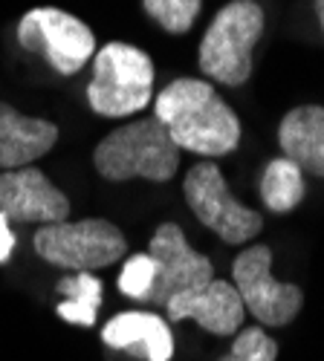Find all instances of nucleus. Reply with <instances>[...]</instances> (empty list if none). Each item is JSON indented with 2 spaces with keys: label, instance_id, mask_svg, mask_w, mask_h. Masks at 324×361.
I'll list each match as a JSON object with an SVG mask.
<instances>
[{
  "label": "nucleus",
  "instance_id": "1",
  "mask_svg": "<svg viewBox=\"0 0 324 361\" xmlns=\"http://www.w3.org/2000/svg\"><path fill=\"white\" fill-rule=\"evenodd\" d=\"M154 118L176 147L200 157H226L241 145V118L212 81H171L154 102Z\"/></svg>",
  "mask_w": 324,
  "mask_h": 361
},
{
  "label": "nucleus",
  "instance_id": "2",
  "mask_svg": "<svg viewBox=\"0 0 324 361\" xmlns=\"http://www.w3.org/2000/svg\"><path fill=\"white\" fill-rule=\"evenodd\" d=\"M93 165L110 183H128V179L168 183L180 168V147L151 116L107 133L96 147Z\"/></svg>",
  "mask_w": 324,
  "mask_h": 361
},
{
  "label": "nucleus",
  "instance_id": "3",
  "mask_svg": "<svg viewBox=\"0 0 324 361\" xmlns=\"http://www.w3.org/2000/svg\"><path fill=\"white\" fill-rule=\"evenodd\" d=\"M154 96V61L139 47L113 41L93 55L87 102L104 118H125L148 107Z\"/></svg>",
  "mask_w": 324,
  "mask_h": 361
},
{
  "label": "nucleus",
  "instance_id": "4",
  "mask_svg": "<svg viewBox=\"0 0 324 361\" xmlns=\"http://www.w3.org/2000/svg\"><path fill=\"white\" fill-rule=\"evenodd\" d=\"M263 32V9L255 0H232L226 4L200 41V70L203 75L241 87L252 75V49Z\"/></svg>",
  "mask_w": 324,
  "mask_h": 361
},
{
  "label": "nucleus",
  "instance_id": "5",
  "mask_svg": "<svg viewBox=\"0 0 324 361\" xmlns=\"http://www.w3.org/2000/svg\"><path fill=\"white\" fill-rule=\"evenodd\" d=\"M32 246L49 266L70 269V272H96L125 257L128 240L110 220L90 217L41 226L32 237Z\"/></svg>",
  "mask_w": 324,
  "mask_h": 361
},
{
  "label": "nucleus",
  "instance_id": "6",
  "mask_svg": "<svg viewBox=\"0 0 324 361\" xmlns=\"http://www.w3.org/2000/svg\"><path fill=\"white\" fill-rule=\"evenodd\" d=\"M18 41L23 49L38 52L61 75H76L96 55L90 26L55 6L29 9L18 23Z\"/></svg>",
  "mask_w": 324,
  "mask_h": 361
},
{
  "label": "nucleus",
  "instance_id": "7",
  "mask_svg": "<svg viewBox=\"0 0 324 361\" xmlns=\"http://www.w3.org/2000/svg\"><path fill=\"white\" fill-rule=\"evenodd\" d=\"M183 194L194 217L205 228H212L223 243H232V246L249 243L263 228L260 214L241 205L229 194L223 171L215 162H197L183 179Z\"/></svg>",
  "mask_w": 324,
  "mask_h": 361
},
{
  "label": "nucleus",
  "instance_id": "8",
  "mask_svg": "<svg viewBox=\"0 0 324 361\" xmlns=\"http://www.w3.org/2000/svg\"><path fill=\"white\" fill-rule=\"evenodd\" d=\"M232 278L244 310L258 318L263 326H284L299 315L304 295L296 283H278L272 278V249L249 246L232 263Z\"/></svg>",
  "mask_w": 324,
  "mask_h": 361
},
{
  "label": "nucleus",
  "instance_id": "9",
  "mask_svg": "<svg viewBox=\"0 0 324 361\" xmlns=\"http://www.w3.org/2000/svg\"><path fill=\"white\" fill-rule=\"evenodd\" d=\"M148 255L154 257V266H157V278L148 295V304L165 307L174 295L215 281L212 260L188 246L186 234L180 231L176 223H162L154 231Z\"/></svg>",
  "mask_w": 324,
  "mask_h": 361
},
{
  "label": "nucleus",
  "instance_id": "10",
  "mask_svg": "<svg viewBox=\"0 0 324 361\" xmlns=\"http://www.w3.org/2000/svg\"><path fill=\"white\" fill-rule=\"evenodd\" d=\"M0 214L9 223H64L70 217V200L58 191L49 176L32 165L0 173Z\"/></svg>",
  "mask_w": 324,
  "mask_h": 361
},
{
  "label": "nucleus",
  "instance_id": "11",
  "mask_svg": "<svg viewBox=\"0 0 324 361\" xmlns=\"http://www.w3.org/2000/svg\"><path fill=\"white\" fill-rule=\"evenodd\" d=\"M165 312L171 321H188L191 318L212 336H234L244 326V318H246L238 289H234L229 281H217V278L209 281L205 286L174 295L165 304Z\"/></svg>",
  "mask_w": 324,
  "mask_h": 361
},
{
  "label": "nucleus",
  "instance_id": "12",
  "mask_svg": "<svg viewBox=\"0 0 324 361\" xmlns=\"http://www.w3.org/2000/svg\"><path fill=\"white\" fill-rule=\"evenodd\" d=\"M58 128L47 118L18 113L12 104L0 102V168H26L55 147Z\"/></svg>",
  "mask_w": 324,
  "mask_h": 361
},
{
  "label": "nucleus",
  "instance_id": "13",
  "mask_svg": "<svg viewBox=\"0 0 324 361\" xmlns=\"http://www.w3.org/2000/svg\"><path fill=\"white\" fill-rule=\"evenodd\" d=\"M102 341L113 350L145 355L148 361H171L174 336L165 318L154 312H122L104 324Z\"/></svg>",
  "mask_w": 324,
  "mask_h": 361
},
{
  "label": "nucleus",
  "instance_id": "14",
  "mask_svg": "<svg viewBox=\"0 0 324 361\" xmlns=\"http://www.w3.org/2000/svg\"><path fill=\"white\" fill-rule=\"evenodd\" d=\"M278 142L289 162L313 176H324V107L304 104L281 118Z\"/></svg>",
  "mask_w": 324,
  "mask_h": 361
},
{
  "label": "nucleus",
  "instance_id": "15",
  "mask_svg": "<svg viewBox=\"0 0 324 361\" xmlns=\"http://www.w3.org/2000/svg\"><path fill=\"white\" fill-rule=\"evenodd\" d=\"M304 171L289 162L287 157L272 159L267 168H263L260 176V197L267 202L270 212L275 214H287L292 208H299V202L304 200Z\"/></svg>",
  "mask_w": 324,
  "mask_h": 361
},
{
  "label": "nucleus",
  "instance_id": "16",
  "mask_svg": "<svg viewBox=\"0 0 324 361\" xmlns=\"http://www.w3.org/2000/svg\"><path fill=\"white\" fill-rule=\"evenodd\" d=\"M58 295H64V300L55 307V312L67 324H78V326L96 324L102 307V281L93 272H78L76 278L70 275L58 281Z\"/></svg>",
  "mask_w": 324,
  "mask_h": 361
},
{
  "label": "nucleus",
  "instance_id": "17",
  "mask_svg": "<svg viewBox=\"0 0 324 361\" xmlns=\"http://www.w3.org/2000/svg\"><path fill=\"white\" fill-rule=\"evenodd\" d=\"M148 18L171 35H183L194 26L203 0H142Z\"/></svg>",
  "mask_w": 324,
  "mask_h": 361
},
{
  "label": "nucleus",
  "instance_id": "18",
  "mask_svg": "<svg viewBox=\"0 0 324 361\" xmlns=\"http://www.w3.org/2000/svg\"><path fill=\"white\" fill-rule=\"evenodd\" d=\"M278 344L263 333L260 326H246L232 341V350L220 361H275Z\"/></svg>",
  "mask_w": 324,
  "mask_h": 361
},
{
  "label": "nucleus",
  "instance_id": "19",
  "mask_svg": "<svg viewBox=\"0 0 324 361\" xmlns=\"http://www.w3.org/2000/svg\"><path fill=\"white\" fill-rule=\"evenodd\" d=\"M157 278V266L151 255H133L125 260L122 266V275H119V289L133 298V300H148L151 286Z\"/></svg>",
  "mask_w": 324,
  "mask_h": 361
},
{
  "label": "nucleus",
  "instance_id": "20",
  "mask_svg": "<svg viewBox=\"0 0 324 361\" xmlns=\"http://www.w3.org/2000/svg\"><path fill=\"white\" fill-rule=\"evenodd\" d=\"M15 231H12V226H9V220L0 214V266L4 263H9V257H12V252H15Z\"/></svg>",
  "mask_w": 324,
  "mask_h": 361
},
{
  "label": "nucleus",
  "instance_id": "21",
  "mask_svg": "<svg viewBox=\"0 0 324 361\" xmlns=\"http://www.w3.org/2000/svg\"><path fill=\"white\" fill-rule=\"evenodd\" d=\"M316 15L321 20V29H324V0H316Z\"/></svg>",
  "mask_w": 324,
  "mask_h": 361
}]
</instances>
